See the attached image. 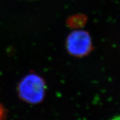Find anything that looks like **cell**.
Wrapping results in <instances>:
<instances>
[{
  "mask_svg": "<svg viewBox=\"0 0 120 120\" xmlns=\"http://www.w3.org/2000/svg\"><path fill=\"white\" fill-rule=\"evenodd\" d=\"M67 45L71 53L75 55H83L89 51L91 41L85 32L75 31L68 38Z\"/></svg>",
  "mask_w": 120,
  "mask_h": 120,
  "instance_id": "6da1fadb",
  "label": "cell"
},
{
  "mask_svg": "<svg viewBox=\"0 0 120 120\" xmlns=\"http://www.w3.org/2000/svg\"><path fill=\"white\" fill-rule=\"evenodd\" d=\"M42 88L40 80L35 78L25 80L22 85L21 95L24 99L30 102H37L42 97Z\"/></svg>",
  "mask_w": 120,
  "mask_h": 120,
  "instance_id": "7a4b0ae2",
  "label": "cell"
},
{
  "mask_svg": "<svg viewBox=\"0 0 120 120\" xmlns=\"http://www.w3.org/2000/svg\"><path fill=\"white\" fill-rule=\"evenodd\" d=\"M3 109L0 105V120H3Z\"/></svg>",
  "mask_w": 120,
  "mask_h": 120,
  "instance_id": "3957f363",
  "label": "cell"
},
{
  "mask_svg": "<svg viewBox=\"0 0 120 120\" xmlns=\"http://www.w3.org/2000/svg\"><path fill=\"white\" fill-rule=\"evenodd\" d=\"M110 120H120V115L116 116L113 117L112 119H111Z\"/></svg>",
  "mask_w": 120,
  "mask_h": 120,
  "instance_id": "277c9868",
  "label": "cell"
}]
</instances>
